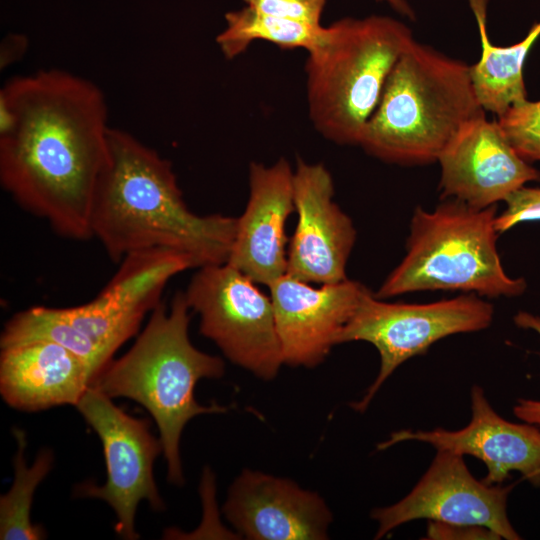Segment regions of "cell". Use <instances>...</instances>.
Instances as JSON below:
<instances>
[{
  "label": "cell",
  "instance_id": "1",
  "mask_svg": "<svg viewBox=\"0 0 540 540\" xmlns=\"http://www.w3.org/2000/svg\"><path fill=\"white\" fill-rule=\"evenodd\" d=\"M108 105L89 79L49 68L0 90V183L58 235L92 238L91 212L109 160Z\"/></svg>",
  "mask_w": 540,
  "mask_h": 540
},
{
  "label": "cell",
  "instance_id": "2",
  "mask_svg": "<svg viewBox=\"0 0 540 540\" xmlns=\"http://www.w3.org/2000/svg\"><path fill=\"white\" fill-rule=\"evenodd\" d=\"M109 160L91 212V233L120 263L147 250L188 256L196 269L226 263L236 218L199 215L186 205L172 164L131 133L111 127Z\"/></svg>",
  "mask_w": 540,
  "mask_h": 540
},
{
  "label": "cell",
  "instance_id": "3",
  "mask_svg": "<svg viewBox=\"0 0 540 540\" xmlns=\"http://www.w3.org/2000/svg\"><path fill=\"white\" fill-rule=\"evenodd\" d=\"M190 308L184 292L170 306L160 302L132 347L112 360L91 386L108 397L141 404L154 418L168 466V481L184 482L179 452L184 426L200 414L224 413L217 404L200 405L194 397L202 378H219L224 362L198 350L189 338Z\"/></svg>",
  "mask_w": 540,
  "mask_h": 540
},
{
  "label": "cell",
  "instance_id": "4",
  "mask_svg": "<svg viewBox=\"0 0 540 540\" xmlns=\"http://www.w3.org/2000/svg\"><path fill=\"white\" fill-rule=\"evenodd\" d=\"M484 112L470 66L414 40L392 69L358 145L390 163H432Z\"/></svg>",
  "mask_w": 540,
  "mask_h": 540
},
{
  "label": "cell",
  "instance_id": "5",
  "mask_svg": "<svg viewBox=\"0 0 540 540\" xmlns=\"http://www.w3.org/2000/svg\"><path fill=\"white\" fill-rule=\"evenodd\" d=\"M413 41L405 24L387 16L343 18L325 27L305 65L316 130L332 142L358 145L392 69Z\"/></svg>",
  "mask_w": 540,
  "mask_h": 540
},
{
  "label": "cell",
  "instance_id": "6",
  "mask_svg": "<svg viewBox=\"0 0 540 540\" xmlns=\"http://www.w3.org/2000/svg\"><path fill=\"white\" fill-rule=\"evenodd\" d=\"M497 205L484 209L448 199L433 211L414 210L406 254L375 296L456 290L487 297L521 295L523 278L504 270L497 250Z\"/></svg>",
  "mask_w": 540,
  "mask_h": 540
},
{
  "label": "cell",
  "instance_id": "7",
  "mask_svg": "<svg viewBox=\"0 0 540 540\" xmlns=\"http://www.w3.org/2000/svg\"><path fill=\"white\" fill-rule=\"evenodd\" d=\"M493 317V305L473 293L409 304L384 302L367 289L337 339V344L368 342L380 356L376 379L352 407L363 412L387 378L405 361L425 353L447 336L486 329Z\"/></svg>",
  "mask_w": 540,
  "mask_h": 540
},
{
  "label": "cell",
  "instance_id": "8",
  "mask_svg": "<svg viewBox=\"0 0 540 540\" xmlns=\"http://www.w3.org/2000/svg\"><path fill=\"white\" fill-rule=\"evenodd\" d=\"M230 264L197 268L186 290L200 333L234 364L257 377L274 378L284 364L270 295Z\"/></svg>",
  "mask_w": 540,
  "mask_h": 540
},
{
  "label": "cell",
  "instance_id": "9",
  "mask_svg": "<svg viewBox=\"0 0 540 540\" xmlns=\"http://www.w3.org/2000/svg\"><path fill=\"white\" fill-rule=\"evenodd\" d=\"M76 407L99 436L107 468L104 485L86 482L77 487V494L107 502L117 517V534L138 539L134 519L139 502L148 501L155 511L164 509L153 477L154 460L163 451L161 440L152 435L146 419L130 416L93 386Z\"/></svg>",
  "mask_w": 540,
  "mask_h": 540
},
{
  "label": "cell",
  "instance_id": "10",
  "mask_svg": "<svg viewBox=\"0 0 540 540\" xmlns=\"http://www.w3.org/2000/svg\"><path fill=\"white\" fill-rule=\"evenodd\" d=\"M119 264L94 299L74 307L55 308L107 362L161 302L167 283L179 273L196 268L188 256L164 249L132 253Z\"/></svg>",
  "mask_w": 540,
  "mask_h": 540
},
{
  "label": "cell",
  "instance_id": "11",
  "mask_svg": "<svg viewBox=\"0 0 540 540\" xmlns=\"http://www.w3.org/2000/svg\"><path fill=\"white\" fill-rule=\"evenodd\" d=\"M515 484H487L470 473L462 455L437 450L426 472L404 498L372 511L378 523L375 539L404 523L426 519L482 525L502 539L519 540L522 537L507 515V499Z\"/></svg>",
  "mask_w": 540,
  "mask_h": 540
},
{
  "label": "cell",
  "instance_id": "12",
  "mask_svg": "<svg viewBox=\"0 0 540 540\" xmlns=\"http://www.w3.org/2000/svg\"><path fill=\"white\" fill-rule=\"evenodd\" d=\"M297 225L287 251L286 273L309 283L348 279L346 264L356 240L351 218L334 202V183L320 163L297 160L293 174Z\"/></svg>",
  "mask_w": 540,
  "mask_h": 540
},
{
  "label": "cell",
  "instance_id": "13",
  "mask_svg": "<svg viewBox=\"0 0 540 540\" xmlns=\"http://www.w3.org/2000/svg\"><path fill=\"white\" fill-rule=\"evenodd\" d=\"M441 196L484 209L505 201L540 172L512 147L485 112L464 125L440 154Z\"/></svg>",
  "mask_w": 540,
  "mask_h": 540
},
{
  "label": "cell",
  "instance_id": "14",
  "mask_svg": "<svg viewBox=\"0 0 540 540\" xmlns=\"http://www.w3.org/2000/svg\"><path fill=\"white\" fill-rule=\"evenodd\" d=\"M284 364L321 363L368 289L346 279L313 287L287 273L269 286Z\"/></svg>",
  "mask_w": 540,
  "mask_h": 540
},
{
  "label": "cell",
  "instance_id": "15",
  "mask_svg": "<svg viewBox=\"0 0 540 540\" xmlns=\"http://www.w3.org/2000/svg\"><path fill=\"white\" fill-rule=\"evenodd\" d=\"M470 395L471 419L462 429L401 430L392 433L379 449L403 441L424 442L436 450L478 458L487 468L482 479L487 484H502L510 472L517 471L524 480L540 487V427L502 418L478 385L472 386Z\"/></svg>",
  "mask_w": 540,
  "mask_h": 540
},
{
  "label": "cell",
  "instance_id": "16",
  "mask_svg": "<svg viewBox=\"0 0 540 540\" xmlns=\"http://www.w3.org/2000/svg\"><path fill=\"white\" fill-rule=\"evenodd\" d=\"M293 174L284 158L270 166L253 162L249 167V199L236 218L227 263L257 284L269 286L286 273V223L295 212Z\"/></svg>",
  "mask_w": 540,
  "mask_h": 540
},
{
  "label": "cell",
  "instance_id": "17",
  "mask_svg": "<svg viewBox=\"0 0 540 540\" xmlns=\"http://www.w3.org/2000/svg\"><path fill=\"white\" fill-rule=\"evenodd\" d=\"M227 520L252 540H320L332 515L317 494L295 482L258 471H243L224 505Z\"/></svg>",
  "mask_w": 540,
  "mask_h": 540
},
{
  "label": "cell",
  "instance_id": "18",
  "mask_svg": "<svg viewBox=\"0 0 540 540\" xmlns=\"http://www.w3.org/2000/svg\"><path fill=\"white\" fill-rule=\"evenodd\" d=\"M94 380L80 357L54 342L31 340L1 347L0 392L15 409L77 406Z\"/></svg>",
  "mask_w": 540,
  "mask_h": 540
},
{
  "label": "cell",
  "instance_id": "19",
  "mask_svg": "<svg viewBox=\"0 0 540 540\" xmlns=\"http://www.w3.org/2000/svg\"><path fill=\"white\" fill-rule=\"evenodd\" d=\"M469 2L481 39L480 59L470 66L471 80L481 107L498 118L510 107L527 100L523 67L531 47L540 36V22L522 41L510 46H496L491 43L486 29L487 0Z\"/></svg>",
  "mask_w": 540,
  "mask_h": 540
},
{
  "label": "cell",
  "instance_id": "20",
  "mask_svg": "<svg viewBox=\"0 0 540 540\" xmlns=\"http://www.w3.org/2000/svg\"><path fill=\"white\" fill-rule=\"evenodd\" d=\"M324 26L274 17L245 6L225 14V27L216 43L227 59L244 53L254 41H265L283 49L303 48L307 52L321 38Z\"/></svg>",
  "mask_w": 540,
  "mask_h": 540
},
{
  "label": "cell",
  "instance_id": "21",
  "mask_svg": "<svg viewBox=\"0 0 540 540\" xmlns=\"http://www.w3.org/2000/svg\"><path fill=\"white\" fill-rule=\"evenodd\" d=\"M18 450L13 459L14 481L11 489L0 498V539L38 540L45 537L41 526L30 519L34 492L52 468L53 454L49 449L41 450L34 463L27 466L24 449L27 445L24 431L13 429Z\"/></svg>",
  "mask_w": 540,
  "mask_h": 540
},
{
  "label": "cell",
  "instance_id": "22",
  "mask_svg": "<svg viewBox=\"0 0 540 540\" xmlns=\"http://www.w3.org/2000/svg\"><path fill=\"white\" fill-rule=\"evenodd\" d=\"M497 121L520 157L527 162L540 161V100L518 103Z\"/></svg>",
  "mask_w": 540,
  "mask_h": 540
},
{
  "label": "cell",
  "instance_id": "23",
  "mask_svg": "<svg viewBox=\"0 0 540 540\" xmlns=\"http://www.w3.org/2000/svg\"><path fill=\"white\" fill-rule=\"evenodd\" d=\"M505 210L497 214L495 227L505 232L523 222L540 221V187H521L505 201Z\"/></svg>",
  "mask_w": 540,
  "mask_h": 540
},
{
  "label": "cell",
  "instance_id": "24",
  "mask_svg": "<svg viewBox=\"0 0 540 540\" xmlns=\"http://www.w3.org/2000/svg\"><path fill=\"white\" fill-rule=\"evenodd\" d=\"M246 6L259 12L284 18L305 22L312 25H321V15L327 0H243Z\"/></svg>",
  "mask_w": 540,
  "mask_h": 540
},
{
  "label": "cell",
  "instance_id": "25",
  "mask_svg": "<svg viewBox=\"0 0 540 540\" xmlns=\"http://www.w3.org/2000/svg\"><path fill=\"white\" fill-rule=\"evenodd\" d=\"M430 540H475L502 539L492 529L475 524H458L440 521H428L426 536Z\"/></svg>",
  "mask_w": 540,
  "mask_h": 540
},
{
  "label": "cell",
  "instance_id": "26",
  "mask_svg": "<svg viewBox=\"0 0 540 540\" xmlns=\"http://www.w3.org/2000/svg\"><path fill=\"white\" fill-rule=\"evenodd\" d=\"M513 320L518 327L534 330L540 336V316L519 311ZM513 413L522 422L540 427V400L520 398L513 407Z\"/></svg>",
  "mask_w": 540,
  "mask_h": 540
},
{
  "label": "cell",
  "instance_id": "27",
  "mask_svg": "<svg viewBox=\"0 0 540 540\" xmlns=\"http://www.w3.org/2000/svg\"><path fill=\"white\" fill-rule=\"evenodd\" d=\"M27 38L20 35H10L1 43L0 67L3 69L10 63L18 60L26 52Z\"/></svg>",
  "mask_w": 540,
  "mask_h": 540
},
{
  "label": "cell",
  "instance_id": "28",
  "mask_svg": "<svg viewBox=\"0 0 540 540\" xmlns=\"http://www.w3.org/2000/svg\"><path fill=\"white\" fill-rule=\"evenodd\" d=\"M384 1L390 5L396 12L399 14L409 17L410 19L415 18V13L407 0H378Z\"/></svg>",
  "mask_w": 540,
  "mask_h": 540
}]
</instances>
